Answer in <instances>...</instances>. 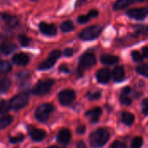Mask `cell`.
Here are the masks:
<instances>
[{"instance_id": "obj_1", "label": "cell", "mask_w": 148, "mask_h": 148, "mask_svg": "<svg viewBox=\"0 0 148 148\" xmlns=\"http://www.w3.org/2000/svg\"><path fill=\"white\" fill-rule=\"evenodd\" d=\"M110 138V132L106 128H98L93 131L90 136V145L92 148H102L108 142Z\"/></svg>"}, {"instance_id": "obj_2", "label": "cell", "mask_w": 148, "mask_h": 148, "mask_svg": "<svg viewBox=\"0 0 148 148\" xmlns=\"http://www.w3.org/2000/svg\"><path fill=\"white\" fill-rule=\"evenodd\" d=\"M54 111V106L50 103H45L39 106L35 111V118L41 123H45L48 120L51 113Z\"/></svg>"}, {"instance_id": "obj_3", "label": "cell", "mask_w": 148, "mask_h": 148, "mask_svg": "<svg viewBox=\"0 0 148 148\" xmlns=\"http://www.w3.org/2000/svg\"><path fill=\"white\" fill-rule=\"evenodd\" d=\"M29 99H29V95L27 92L19 93V94L14 96L11 99V101L9 102L10 107H11V109H12L14 111H19L28 105Z\"/></svg>"}, {"instance_id": "obj_4", "label": "cell", "mask_w": 148, "mask_h": 148, "mask_svg": "<svg viewBox=\"0 0 148 148\" xmlns=\"http://www.w3.org/2000/svg\"><path fill=\"white\" fill-rule=\"evenodd\" d=\"M53 85H54V80L52 79H46V80L39 81L32 89V92L33 94L38 95V96L45 95L51 91Z\"/></svg>"}, {"instance_id": "obj_5", "label": "cell", "mask_w": 148, "mask_h": 148, "mask_svg": "<svg viewBox=\"0 0 148 148\" xmlns=\"http://www.w3.org/2000/svg\"><path fill=\"white\" fill-rule=\"evenodd\" d=\"M101 32L102 28L99 25H92L83 30L79 34V38L83 40H92L97 38Z\"/></svg>"}, {"instance_id": "obj_6", "label": "cell", "mask_w": 148, "mask_h": 148, "mask_svg": "<svg viewBox=\"0 0 148 148\" xmlns=\"http://www.w3.org/2000/svg\"><path fill=\"white\" fill-rule=\"evenodd\" d=\"M95 64H96V58H95L94 54L91 53V52H86L81 57V58L79 60V64L78 70L80 73H82L84 71L91 68Z\"/></svg>"}, {"instance_id": "obj_7", "label": "cell", "mask_w": 148, "mask_h": 148, "mask_svg": "<svg viewBox=\"0 0 148 148\" xmlns=\"http://www.w3.org/2000/svg\"><path fill=\"white\" fill-rule=\"evenodd\" d=\"M58 99L60 102V104L62 106H70L74 100L76 99V93L73 90L71 89H65L61 91L58 95Z\"/></svg>"}, {"instance_id": "obj_8", "label": "cell", "mask_w": 148, "mask_h": 148, "mask_svg": "<svg viewBox=\"0 0 148 148\" xmlns=\"http://www.w3.org/2000/svg\"><path fill=\"white\" fill-rule=\"evenodd\" d=\"M60 55H61L60 51H58V50H54V51H52L51 52V54L49 55L48 58H46L45 61H43V62L39 64L38 69H39V70L45 71V70H47V69L51 68V67L55 64L56 61L58 59V58L60 57Z\"/></svg>"}, {"instance_id": "obj_9", "label": "cell", "mask_w": 148, "mask_h": 148, "mask_svg": "<svg viewBox=\"0 0 148 148\" xmlns=\"http://www.w3.org/2000/svg\"><path fill=\"white\" fill-rule=\"evenodd\" d=\"M27 132H28L30 138L35 142H40V141L44 140L46 137V134H47L44 129L36 128V127L32 126V125H29L27 127Z\"/></svg>"}, {"instance_id": "obj_10", "label": "cell", "mask_w": 148, "mask_h": 148, "mask_svg": "<svg viewBox=\"0 0 148 148\" xmlns=\"http://www.w3.org/2000/svg\"><path fill=\"white\" fill-rule=\"evenodd\" d=\"M126 14L133 19L136 20H143L148 15V7H140L129 10Z\"/></svg>"}, {"instance_id": "obj_11", "label": "cell", "mask_w": 148, "mask_h": 148, "mask_svg": "<svg viewBox=\"0 0 148 148\" xmlns=\"http://www.w3.org/2000/svg\"><path fill=\"white\" fill-rule=\"evenodd\" d=\"M71 139V132L67 128H62L57 134V142L62 145H66Z\"/></svg>"}, {"instance_id": "obj_12", "label": "cell", "mask_w": 148, "mask_h": 148, "mask_svg": "<svg viewBox=\"0 0 148 148\" xmlns=\"http://www.w3.org/2000/svg\"><path fill=\"white\" fill-rule=\"evenodd\" d=\"M101 114H102V109L100 107L92 108L86 112V116L90 119V121L92 124H96L99 120Z\"/></svg>"}, {"instance_id": "obj_13", "label": "cell", "mask_w": 148, "mask_h": 148, "mask_svg": "<svg viewBox=\"0 0 148 148\" xmlns=\"http://www.w3.org/2000/svg\"><path fill=\"white\" fill-rule=\"evenodd\" d=\"M39 30L42 33L47 36H54L57 34V28L54 25L46 24L45 22L40 23L39 25Z\"/></svg>"}, {"instance_id": "obj_14", "label": "cell", "mask_w": 148, "mask_h": 148, "mask_svg": "<svg viewBox=\"0 0 148 148\" xmlns=\"http://www.w3.org/2000/svg\"><path fill=\"white\" fill-rule=\"evenodd\" d=\"M96 78L98 79V81L101 84H106L109 82L110 79H111V73L110 71L106 68H103L100 69L97 74H96Z\"/></svg>"}, {"instance_id": "obj_15", "label": "cell", "mask_w": 148, "mask_h": 148, "mask_svg": "<svg viewBox=\"0 0 148 148\" xmlns=\"http://www.w3.org/2000/svg\"><path fill=\"white\" fill-rule=\"evenodd\" d=\"M12 61L15 64L17 65H20V66H24L26 65L29 61H30V58L27 54L25 53H17L12 57Z\"/></svg>"}, {"instance_id": "obj_16", "label": "cell", "mask_w": 148, "mask_h": 148, "mask_svg": "<svg viewBox=\"0 0 148 148\" xmlns=\"http://www.w3.org/2000/svg\"><path fill=\"white\" fill-rule=\"evenodd\" d=\"M2 18H3V20H4L5 24L8 27H11V28L12 27H15L18 24V19L15 16L10 15V14H7V13H3L2 14Z\"/></svg>"}, {"instance_id": "obj_17", "label": "cell", "mask_w": 148, "mask_h": 148, "mask_svg": "<svg viewBox=\"0 0 148 148\" xmlns=\"http://www.w3.org/2000/svg\"><path fill=\"white\" fill-rule=\"evenodd\" d=\"M112 78L116 82H121L125 79V70L122 66H117L113 69Z\"/></svg>"}, {"instance_id": "obj_18", "label": "cell", "mask_w": 148, "mask_h": 148, "mask_svg": "<svg viewBox=\"0 0 148 148\" xmlns=\"http://www.w3.org/2000/svg\"><path fill=\"white\" fill-rule=\"evenodd\" d=\"M119 58L117 56L114 55H111V54H103L100 58V61L104 64H108V65H112L114 64H117L119 62Z\"/></svg>"}, {"instance_id": "obj_19", "label": "cell", "mask_w": 148, "mask_h": 148, "mask_svg": "<svg viewBox=\"0 0 148 148\" xmlns=\"http://www.w3.org/2000/svg\"><path fill=\"white\" fill-rule=\"evenodd\" d=\"M134 120H135V118L132 113L127 112L121 113V121L125 125H128V126L132 125L134 123Z\"/></svg>"}, {"instance_id": "obj_20", "label": "cell", "mask_w": 148, "mask_h": 148, "mask_svg": "<svg viewBox=\"0 0 148 148\" xmlns=\"http://www.w3.org/2000/svg\"><path fill=\"white\" fill-rule=\"evenodd\" d=\"M13 121V118L11 115H5L0 117V131L8 127Z\"/></svg>"}, {"instance_id": "obj_21", "label": "cell", "mask_w": 148, "mask_h": 148, "mask_svg": "<svg viewBox=\"0 0 148 148\" xmlns=\"http://www.w3.org/2000/svg\"><path fill=\"white\" fill-rule=\"evenodd\" d=\"M12 82L9 79L4 78L0 79V94L6 92L11 87Z\"/></svg>"}, {"instance_id": "obj_22", "label": "cell", "mask_w": 148, "mask_h": 148, "mask_svg": "<svg viewBox=\"0 0 148 148\" xmlns=\"http://www.w3.org/2000/svg\"><path fill=\"white\" fill-rule=\"evenodd\" d=\"M11 70H12V64L7 60H4V59L0 60V75L10 72Z\"/></svg>"}, {"instance_id": "obj_23", "label": "cell", "mask_w": 148, "mask_h": 148, "mask_svg": "<svg viewBox=\"0 0 148 148\" xmlns=\"http://www.w3.org/2000/svg\"><path fill=\"white\" fill-rule=\"evenodd\" d=\"M132 3V0H117L113 5L114 10H122L129 6Z\"/></svg>"}, {"instance_id": "obj_24", "label": "cell", "mask_w": 148, "mask_h": 148, "mask_svg": "<svg viewBox=\"0 0 148 148\" xmlns=\"http://www.w3.org/2000/svg\"><path fill=\"white\" fill-rule=\"evenodd\" d=\"M2 52L5 54H10L12 53L15 49H17V45L12 43H5L0 47Z\"/></svg>"}, {"instance_id": "obj_25", "label": "cell", "mask_w": 148, "mask_h": 148, "mask_svg": "<svg viewBox=\"0 0 148 148\" xmlns=\"http://www.w3.org/2000/svg\"><path fill=\"white\" fill-rule=\"evenodd\" d=\"M136 71L139 73L140 75L148 78V63L139 64L136 67Z\"/></svg>"}, {"instance_id": "obj_26", "label": "cell", "mask_w": 148, "mask_h": 148, "mask_svg": "<svg viewBox=\"0 0 148 148\" xmlns=\"http://www.w3.org/2000/svg\"><path fill=\"white\" fill-rule=\"evenodd\" d=\"M60 29L64 32H70L74 30V25L71 21L68 20L60 25Z\"/></svg>"}, {"instance_id": "obj_27", "label": "cell", "mask_w": 148, "mask_h": 148, "mask_svg": "<svg viewBox=\"0 0 148 148\" xmlns=\"http://www.w3.org/2000/svg\"><path fill=\"white\" fill-rule=\"evenodd\" d=\"M11 109L10 107V103L5 99L0 100V115H4L6 112H9V110Z\"/></svg>"}, {"instance_id": "obj_28", "label": "cell", "mask_w": 148, "mask_h": 148, "mask_svg": "<svg viewBox=\"0 0 148 148\" xmlns=\"http://www.w3.org/2000/svg\"><path fill=\"white\" fill-rule=\"evenodd\" d=\"M144 140L140 136H136L132 138L131 142V148H141L143 145Z\"/></svg>"}, {"instance_id": "obj_29", "label": "cell", "mask_w": 148, "mask_h": 148, "mask_svg": "<svg viewBox=\"0 0 148 148\" xmlns=\"http://www.w3.org/2000/svg\"><path fill=\"white\" fill-rule=\"evenodd\" d=\"M25 140V135L23 133H18L15 136H11L9 138V142L12 144H18Z\"/></svg>"}, {"instance_id": "obj_30", "label": "cell", "mask_w": 148, "mask_h": 148, "mask_svg": "<svg viewBox=\"0 0 148 148\" xmlns=\"http://www.w3.org/2000/svg\"><path fill=\"white\" fill-rule=\"evenodd\" d=\"M119 101L124 106H130L132 104V99L130 98V96L126 94H123V93H121L119 97Z\"/></svg>"}, {"instance_id": "obj_31", "label": "cell", "mask_w": 148, "mask_h": 148, "mask_svg": "<svg viewBox=\"0 0 148 148\" xmlns=\"http://www.w3.org/2000/svg\"><path fill=\"white\" fill-rule=\"evenodd\" d=\"M136 32L134 35H137V37L140 34H144V35H148V26L145 25H138L136 26Z\"/></svg>"}, {"instance_id": "obj_32", "label": "cell", "mask_w": 148, "mask_h": 148, "mask_svg": "<svg viewBox=\"0 0 148 148\" xmlns=\"http://www.w3.org/2000/svg\"><path fill=\"white\" fill-rule=\"evenodd\" d=\"M109 148H127V145L125 143H124L122 141L115 140L110 145Z\"/></svg>"}, {"instance_id": "obj_33", "label": "cell", "mask_w": 148, "mask_h": 148, "mask_svg": "<svg viewBox=\"0 0 148 148\" xmlns=\"http://www.w3.org/2000/svg\"><path fill=\"white\" fill-rule=\"evenodd\" d=\"M18 40H19V43L21 44V45H23V46L29 45L30 42H31V39L29 38H27L26 36H25V35H19Z\"/></svg>"}, {"instance_id": "obj_34", "label": "cell", "mask_w": 148, "mask_h": 148, "mask_svg": "<svg viewBox=\"0 0 148 148\" xmlns=\"http://www.w3.org/2000/svg\"><path fill=\"white\" fill-rule=\"evenodd\" d=\"M132 58L133 61H135V62H141L144 58L143 56L137 51H133L132 52Z\"/></svg>"}, {"instance_id": "obj_35", "label": "cell", "mask_w": 148, "mask_h": 148, "mask_svg": "<svg viewBox=\"0 0 148 148\" xmlns=\"http://www.w3.org/2000/svg\"><path fill=\"white\" fill-rule=\"evenodd\" d=\"M142 113L145 116H148V98L142 101Z\"/></svg>"}, {"instance_id": "obj_36", "label": "cell", "mask_w": 148, "mask_h": 148, "mask_svg": "<svg viewBox=\"0 0 148 148\" xmlns=\"http://www.w3.org/2000/svg\"><path fill=\"white\" fill-rule=\"evenodd\" d=\"M101 97V92H92V93H88L87 94V98L90 100H97Z\"/></svg>"}, {"instance_id": "obj_37", "label": "cell", "mask_w": 148, "mask_h": 148, "mask_svg": "<svg viewBox=\"0 0 148 148\" xmlns=\"http://www.w3.org/2000/svg\"><path fill=\"white\" fill-rule=\"evenodd\" d=\"M86 132V126L85 125H79L76 128V132L78 134H84Z\"/></svg>"}, {"instance_id": "obj_38", "label": "cell", "mask_w": 148, "mask_h": 148, "mask_svg": "<svg viewBox=\"0 0 148 148\" xmlns=\"http://www.w3.org/2000/svg\"><path fill=\"white\" fill-rule=\"evenodd\" d=\"M89 19H91V18L88 17V15H82V16H79V17L78 18V21H79L80 24H85V23L88 22Z\"/></svg>"}, {"instance_id": "obj_39", "label": "cell", "mask_w": 148, "mask_h": 148, "mask_svg": "<svg viewBox=\"0 0 148 148\" xmlns=\"http://www.w3.org/2000/svg\"><path fill=\"white\" fill-rule=\"evenodd\" d=\"M98 14H99V12H98L96 10H92V11L89 12L87 15H88V17H89L90 18H96V17L98 16Z\"/></svg>"}, {"instance_id": "obj_40", "label": "cell", "mask_w": 148, "mask_h": 148, "mask_svg": "<svg viewBox=\"0 0 148 148\" xmlns=\"http://www.w3.org/2000/svg\"><path fill=\"white\" fill-rule=\"evenodd\" d=\"M76 148H87V147H86V142H84L83 140H80V141L77 142Z\"/></svg>"}, {"instance_id": "obj_41", "label": "cell", "mask_w": 148, "mask_h": 148, "mask_svg": "<svg viewBox=\"0 0 148 148\" xmlns=\"http://www.w3.org/2000/svg\"><path fill=\"white\" fill-rule=\"evenodd\" d=\"M64 54L66 57H71V56L73 54V50H72V49H71V48H67V49H65V50H64Z\"/></svg>"}, {"instance_id": "obj_42", "label": "cell", "mask_w": 148, "mask_h": 148, "mask_svg": "<svg viewBox=\"0 0 148 148\" xmlns=\"http://www.w3.org/2000/svg\"><path fill=\"white\" fill-rule=\"evenodd\" d=\"M142 56H143V58H148V47L145 46L142 48Z\"/></svg>"}, {"instance_id": "obj_43", "label": "cell", "mask_w": 148, "mask_h": 148, "mask_svg": "<svg viewBox=\"0 0 148 148\" xmlns=\"http://www.w3.org/2000/svg\"><path fill=\"white\" fill-rule=\"evenodd\" d=\"M131 92H132V89H131L130 87L126 86V87H125V88L122 90V92H121V93H123V94H126V95H129Z\"/></svg>"}, {"instance_id": "obj_44", "label": "cell", "mask_w": 148, "mask_h": 148, "mask_svg": "<svg viewBox=\"0 0 148 148\" xmlns=\"http://www.w3.org/2000/svg\"><path fill=\"white\" fill-rule=\"evenodd\" d=\"M47 148H64V147H61V146H58V145H51Z\"/></svg>"}, {"instance_id": "obj_45", "label": "cell", "mask_w": 148, "mask_h": 148, "mask_svg": "<svg viewBox=\"0 0 148 148\" xmlns=\"http://www.w3.org/2000/svg\"><path fill=\"white\" fill-rule=\"evenodd\" d=\"M60 70H64V71H65V72H68V69H67L65 66H64V67H63V66H62V67H60Z\"/></svg>"}, {"instance_id": "obj_46", "label": "cell", "mask_w": 148, "mask_h": 148, "mask_svg": "<svg viewBox=\"0 0 148 148\" xmlns=\"http://www.w3.org/2000/svg\"><path fill=\"white\" fill-rule=\"evenodd\" d=\"M136 2H138V3H142V2H147L148 0H135Z\"/></svg>"}, {"instance_id": "obj_47", "label": "cell", "mask_w": 148, "mask_h": 148, "mask_svg": "<svg viewBox=\"0 0 148 148\" xmlns=\"http://www.w3.org/2000/svg\"><path fill=\"white\" fill-rule=\"evenodd\" d=\"M32 1H33V2H37V1H38V0H32Z\"/></svg>"}]
</instances>
